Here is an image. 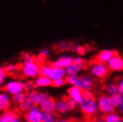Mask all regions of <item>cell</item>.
Segmentation results:
<instances>
[{"label":"cell","instance_id":"obj_1","mask_svg":"<svg viewBox=\"0 0 123 122\" xmlns=\"http://www.w3.org/2000/svg\"><path fill=\"white\" fill-rule=\"evenodd\" d=\"M65 74L66 73H65L64 69L54 67L51 64H49V65H46V64L40 65L39 75L40 76L47 77L52 81L58 79H62L65 76Z\"/></svg>","mask_w":123,"mask_h":122},{"label":"cell","instance_id":"obj_2","mask_svg":"<svg viewBox=\"0 0 123 122\" xmlns=\"http://www.w3.org/2000/svg\"><path fill=\"white\" fill-rule=\"evenodd\" d=\"M80 110L85 116L92 118L97 113V110H98L97 101L95 99V97L90 98V99H84L82 103L80 104Z\"/></svg>","mask_w":123,"mask_h":122},{"label":"cell","instance_id":"obj_3","mask_svg":"<svg viewBox=\"0 0 123 122\" xmlns=\"http://www.w3.org/2000/svg\"><path fill=\"white\" fill-rule=\"evenodd\" d=\"M97 105H98V110L104 115L114 112V110L116 109L113 102L111 100V97L110 95H106L99 96L98 100H97Z\"/></svg>","mask_w":123,"mask_h":122},{"label":"cell","instance_id":"obj_4","mask_svg":"<svg viewBox=\"0 0 123 122\" xmlns=\"http://www.w3.org/2000/svg\"><path fill=\"white\" fill-rule=\"evenodd\" d=\"M22 72L26 78H35L39 75L40 64L37 61L23 62L22 65Z\"/></svg>","mask_w":123,"mask_h":122},{"label":"cell","instance_id":"obj_5","mask_svg":"<svg viewBox=\"0 0 123 122\" xmlns=\"http://www.w3.org/2000/svg\"><path fill=\"white\" fill-rule=\"evenodd\" d=\"M110 70L105 63H102L98 61H93L91 66V73L94 77L97 79H105L108 76Z\"/></svg>","mask_w":123,"mask_h":122},{"label":"cell","instance_id":"obj_6","mask_svg":"<svg viewBox=\"0 0 123 122\" xmlns=\"http://www.w3.org/2000/svg\"><path fill=\"white\" fill-rule=\"evenodd\" d=\"M23 118L26 122H42L43 111L40 109V107L35 105L31 110L24 113Z\"/></svg>","mask_w":123,"mask_h":122},{"label":"cell","instance_id":"obj_7","mask_svg":"<svg viewBox=\"0 0 123 122\" xmlns=\"http://www.w3.org/2000/svg\"><path fill=\"white\" fill-rule=\"evenodd\" d=\"M4 90L8 93L10 95H14L16 94H19L21 92L25 91L24 89V84L19 80H12L8 82L6 85L4 86Z\"/></svg>","mask_w":123,"mask_h":122},{"label":"cell","instance_id":"obj_8","mask_svg":"<svg viewBox=\"0 0 123 122\" xmlns=\"http://www.w3.org/2000/svg\"><path fill=\"white\" fill-rule=\"evenodd\" d=\"M50 97L51 96L46 93H42V92L35 91V90H32L28 94L29 99H31L35 105H39V106Z\"/></svg>","mask_w":123,"mask_h":122},{"label":"cell","instance_id":"obj_9","mask_svg":"<svg viewBox=\"0 0 123 122\" xmlns=\"http://www.w3.org/2000/svg\"><path fill=\"white\" fill-rule=\"evenodd\" d=\"M107 66L111 71H122L123 70V58L116 53L112 58L108 61Z\"/></svg>","mask_w":123,"mask_h":122},{"label":"cell","instance_id":"obj_10","mask_svg":"<svg viewBox=\"0 0 123 122\" xmlns=\"http://www.w3.org/2000/svg\"><path fill=\"white\" fill-rule=\"evenodd\" d=\"M0 122H22L21 117L14 110H8L0 114Z\"/></svg>","mask_w":123,"mask_h":122},{"label":"cell","instance_id":"obj_11","mask_svg":"<svg viewBox=\"0 0 123 122\" xmlns=\"http://www.w3.org/2000/svg\"><path fill=\"white\" fill-rule=\"evenodd\" d=\"M68 96L71 98L72 100H74L78 104H80L84 100L83 90L80 89V87H78V86L72 85V86H71L70 88L68 89Z\"/></svg>","mask_w":123,"mask_h":122},{"label":"cell","instance_id":"obj_12","mask_svg":"<svg viewBox=\"0 0 123 122\" xmlns=\"http://www.w3.org/2000/svg\"><path fill=\"white\" fill-rule=\"evenodd\" d=\"M116 51L114 50H110V49H106V50H103L99 53L98 55H96L94 59V61H98V62H102V63H106L110 61L112 57L114 56V55L116 54Z\"/></svg>","mask_w":123,"mask_h":122},{"label":"cell","instance_id":"obj_13","mask_svg":"<svg viewBox=\"0 0 123 122\" xmlns=\"http://www.w3.org/2000/svg\"><path fill=\"white\" fill-rule=\"evenodd\" d=\"M94 85V80L88 76H81L78 78V82L76 86L82 90H90Z\"/></svg>","mask_w":123,"mask_h":122},{"label":"cell","instance_id":"obj_14","mask_svg":"<svg viewBox=\"0 0 123 122\" xmlns=\"http://www.w3.org/2000/svg\"><path fill=\"white\" fill-rule=\"evenodd\" d=\"M72 63V58L69 57V56H62L58 60L51 62V65L54 67L62 68V69H66L68 66H70Z\"/></svg>","mask_w":123,"mask_h":122},{"label":"cell","instance_id":"obj_15","mask_svg":"<svg viewBox=\"0 0 123 122\" xmlns=\"http://www.w3.org/2000/svg\"><path fill=\"white\" fill-rule=\"evenodd\" d=\"M40 109L43 112H55L56 111V102L50 97L40 105Z\"/></svg>","mask_w":123,"mask_h":122},{"label":"cell","instance_id":"obj_16","mask_svg":"<svg viewBox=\"0 0 123 122\" xmlns=\"http://www.w3.org/2000/svg\"><path fill=\"white\" fill-rule=\"evenodd\" d=\"M71 110V108L70 107L67 102L66 97L62 98L61 100L56 102V111L60 114H64Z\"/></svg>","mask_w":123,"mask_h":122},{"label":"cell","instance_id":"obj_17","mask_svg":"<svg viewBox=\"0 0 123 122\" xmlns=\"http://www.w3.org/2000/svg\"><path fill=\"white\" fill-rule=\"evenodd\" d=\"M11 101L9 96L5 93H0V111H6L10 109Z\"/></svg>","mask_w":123,"mask_h":122},{"label":"cell","instance_id":"obj_18","mask_svg":"<svg viewBox=\"0 0 123 122\" xmlns=\"http://www.w3.org/2000/svg\"><path fill=\"white\" fill-rule=\"evenodd\" d=\"M85 68V64H74L71 63L70 66H68L65 69V73L67 74V76L71 75H77L80 70Z\"/></svg>","mask_w":123,"mask_h":122},{"label":"cell","instance_id":"obj_19","mask_svg":"<svg viewBox=\"0 0 123 122\" xmlns=\"http://www.w3.org/2000/svg\"><path fill=\"white\" fill-rule=\"evenodd\" d=\"M53 81L50 79L49 78L45 76H40L37 78V79L35 80L34 82V85L36 87H45V86H49V85H52Z\"/></svg>","mask_w":123,"mask_h":122},{"label":"cell","instance_id":"obj_20","mask_svg":"<svg viewBox=\"0 0 123 122\" xmlns=\"http://www.w3.org/2000/svg\"><path fill=\"white\" fill-rule=\"evenodd\" d=\"M111 97L115 105V108L119 110V112L123 113V95H121L120 94H117Z\"/></svg>","mask_w":123,"mask_h":122},{"label":"cell","instance_id":"obj_21","mask_svg":"<svg viewBox=\"0 0 123 122\" xmlns=\"http://www.w3.org/2000/svg\"><path fill=\"white\" fill-rule=\"evenodd\" d=\"M104 122H123V118H121L119 113L111 112L104 115Z\"/></svg>","mask_w":123,"mask_h":122},{"label":"cell","instance_id":"obj_22","mask_svg":"<svg viewBox=\"0 0 123 122\" xmlns=\"http://www.w3.org/2000/svg\"><path fill=\"white\" fill-rule=\"evenodd\" d=\"M18 105H19V110H20V111L24 112V113L26 112V111H28L29 110H31L33 106H35V104H34L33 102L31 101V99H29L28 97H27V99H26L25 101H23L22 104H18Z\"/></svg>","mask_w":123,"mask_h":122},{"label":"cell","instance_id":"obj_23","mask_svg":"<svg viewBox=\"0 0 123 122\" xmlns=\"http://www.w3.org/2000/svg\"><path fill=\"white\" fill-rule=\"evenodd\" d=\"M58 118L55 112H43L42 122H57Z\"/></svg>","mask_w":123,"mask_h":122},{"label":"cell","instance_id":"obj_24","mask_svg":"<svg viewBox=\"0 0 123 122\" xmlns=\"http://www.w3.org/2000/svg\"><path fill=\"white\" fill-rule=\"evenodd\" d=\"M105 90H106V93L110 96L117 95V94H119V86H118V84H116V83H111V84H109L106 86Z\"/></svg>","mask_w":123,"mask_h":122},{"label":"cell","instance_id":"obj_25","mask_svg":"<svg viewBox=\"0 0 123 122\" xmlns=\"http://www.w3.org/2000/svg\"><path fill=\"white\" fill-rule=\"evenodd\" d=\"M72 51L76 52L77 54L80 55H85L88 50H89V47L86 46H76V45H71V48Z\"/></svg>","mask_w":123,"mask_h":122},{"label":"cell","instance_id":"obj_26","mask_svg":"<svg viewBox=\"0 0 123 122\" xmlns=\"http://www.w3.org/2000/svg\"><path fill=\"white\" fill-rule=\"evenodd\" d=\"M27 97H28V94H26V93L23 91V92L19 93V94H16V95H12V101L14 102L15 104H22L23 101H25V100L27 99Z\"/></svg>","mask_w":123,"mask_h":122},{"label":"cell","instance_id":"obj_27","mask_svg":"<svg viewBox=\"0 0 123 122\" xmlns=\"http://www.w3.org/2000/svg\"><path fill=\"white\" fill-rule=\"evenodd\" d=\"M22 60H23V62H30V61H36L35 56L31 55L30 53H22Z\"/></svg>","mask_w":123,"mask_h":122},{"label":"cell","instance_id":"obj_28","mask_svg":"<svg viewBox=\"0 0 123 122\" xmlns=\"http://www.w3.org/2000/svg\"><path fill=\"white\" fill-rule=\"evenodd\" d=\"M65 83H67L66 82V79H64L62 78V79H58L53 80L52 85L56 86V87H60V86H62Z\"/></svg>","mask_w":123,"mask_h":122},{"label":"cell","instance_id":"obj_29","mask_svg":"<svg viewBox=\"0 0 123 122\" xmlns=\"http://www.w3.org/2000/svg\"><path fill=\"white\" fill-rule=\"evenodd\" d=\"M4 69H5V70H6V72L7 74H12L17 70V67L12 65V64H8V65H6V67H4Z\"/></svg>","mask_w":123,"mask_h":122},{"label":"cell","instance_id":"obj_30","mask_svg":"<svg viewBox=\"0 0 123 122\" xmlns=\"http://www.w3.org/2000/svg\"><path fill=\"white\" fill-rule=\"evenodd\" d=\"M24 84V89L25 91H32V88L35 87V85H34L33 82H31V81H26V82L23 83Z\"/></svg>","mask_w":123,"mask_h":122},{"label":"cell","instance_id":"obj_31","mask_svg":"<svg viewBox=\"0 0 123 122\" xmlns=\"http://www.w3.org/2000/svg\"><path fill=\"white\" fill-rule=\"evenodd\" d=\"M6 70H5V69L2 67H0V85H2L4 83V81H5V79H6Z\"/></svg>","mask_w":123,"mask_h":122},{"label":"cell","instance_id":"obj_32","mask_svg":"<svg viewBox=\"0 0 123 122\" xmlns=\"http://www.w3.org/2000/svg\"><path fill=\"white\" fill-rule=\"evenodd\" d=\"M58 48L60 50H62H62H68V49L71 48V45H69L67 42H61L59 44Z\"/></svg>","mask_w":123,"mask_h":122},{"label":"cell","instance_id":"obj_33","mask_svg":"<svg viewBox=\"0 0 123 122\" xmlns=\"http://www.w3.org/2000/svg\"><path fill=\"white\" fill-rule=\"evenodd\" d=\"M66 99H67L68 104H69L70 107L71 108V110H72V109H75V108L77 107L78 104L75 101H74V100H72V99H71V98H70L69 96H66Z\"/></svg>","mask_w":123,"mask_h":122},{"label":"cell","instance_id":"obj_34","mask_svg":"<svg viewBox=\"0 0 123 122\" xmlns=\"http://www.w3.org/2000/svg\"><path fill=\"white\" fill-rule=\"evenodd\" d=\"M83 97H84V99H90V98L94 97V94H93V92H91L90 90H84Z\"/></svg>","mask_w":123,"mask_h":122},{"label":"cell","instance_id":"obj_35","mask_svg":"<svg viewBox=\"0 0 123 122\" xmlns=\"http://www.w3.org/2000/svg\"><path fill=\"white\" fill-rule=\"evenodd\" d=\"M72 63L74 64H85V61L81 57H74L72 58Z\"/></svg>","mask_w":123,"mask_h":122},{"label":"cell","instance_id":"obj_36","mask_svg":"<svg viewBox=\"0 0 123 122\" xmlns=\"http://www.w3.org/2000/svg\"><path fill=\"white\" fill-rule=\"evenodd\" d=\"M118 86H119V94L123 95V79H121L119 81Z\"/></svg>","mask_w":123,"mask_h":122},{"label":"cell","instance_id":"obj_37","mask_svg":"<svg viewBox=\"0 0 123 122\" xmlns=\"http://www.w3.org/2000/svg\"><path fill=\"white\" fill-rule=\"evenodd\" d=\"M39 55H42V56H44V57H46V56L49 55V51H48L47 49H42V50L40 51Z\"/></svg>","mask_w":123,"mask_h":122},{"label":"cell","instance_id":"obj_38","mask_svg":"<svg viewBox=\"0 0 123 122\" xmlns=\"http://www.w3.org/2000/svg\"><path fill=\"white\" fill-rule=\"evenodd\" d=\"M57 122H76L72 119H60L57 120Z\"/></svg>","mask_w":123,"mask_h":122},{"label":"cell","instance_id":"obj_39","mask_svg":"<svg viewBox=\"0 0 123 122\" xmlns=\"http://www.w3.org/2000/svg\"><path fill=\"white\" fill-rule=\"evenodd\" d=\"M84 122H95V120H93V119H88V120H86V121Z\"/></svg>","mask_w":123,"mask_h":122},{"label":"cell","instance_id":"obj_40","mask_svg":"<svg viewBox=\"0 0 123 122\" xmlns=\"http://www.w3.org/2000/svg\"><path fill=\"white\" fill-rule=\"evenodd\" d=\"M122 54H123V53H122Z\"/></svg>","mask_w":123,"mask_h":122}]
</instances>
